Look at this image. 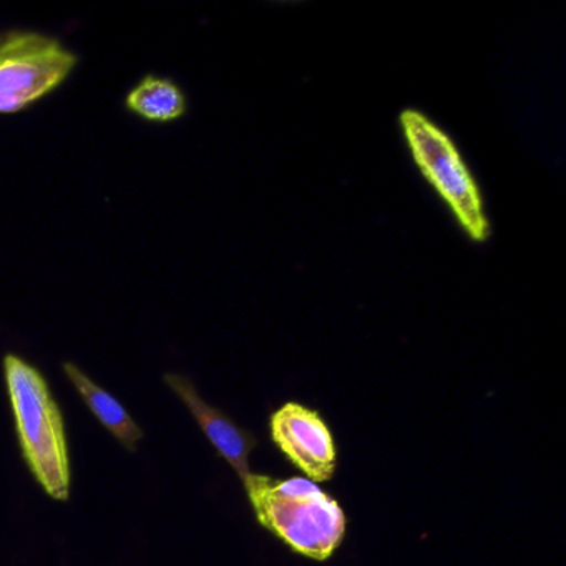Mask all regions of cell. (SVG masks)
I'll return each instance as SVG.
<instances>
[{"instance_id": "obj_1", "label": "cell", "mask_w": 566, "mask_h": 566, "mask_svg": "<svg viewBox=\"0 0 566 566\" xmlns=\"http://www.w3.org/2000/svg\"><path fill=\"white\" fill-rule=\"evenodd\" d=\"M261 526L287 546L326 562L346 535V515L336 499L303 476L290 480L250 473L243 480Z\"/></svg>"}, {"instance_id": "obj_6", "label": "cell", "mask_w": 566, "mask_h": 566, "mask_svg": "<svg viewBox=\"0 0 566 566\" xmlns=\"http://www.w3.org/2000/svg\"><path fill=\"white\" fill-rule=\"evenodd\" d=\"M165 380L193 413L211 446L233 467L241 480L247 479L251 473L250 453L256 447L253 433L241 429L221 410L205 402L187 377L167 374Z\"/></svg>"}, {"instance_id": "obj_4", "label": "cell", "mask_w": 566, "mask_h": 566, "mask_svg": "<svg viewBox=\"0 0 566 566\" xmlns=\"http://www.w3.org/2000/svg\"><path fill=\"white\" fill-rule=\"evenodd\" d=\"M57 39L31 31L0 34V114H15L59 87L77 65Z\"/></svg>"}, {"instance_id": "obj_5", "label": "cell", "mask_w": 566, "mask_h": 566, "mask_svg": "<svg viewBox=\"0 0 566 566\" xmlns=\"http://www.w3.org/2000/svg\"><path fill=\"white\" fill-rule=\"evenodd\" d=\"M271 439L314 483L329 482L336 472V443L316 410L287 402L271 417Z\"/></svg>"}, {"instance_id": "obj_3", "label": "cell", "mask_w": 566, "mask_h": 566, "mask_svg": "<svg viewBox=\"0 0 566 566\" xmlns=\"http://www.w3.org/2000/svg\"><path fill=\"white\" fill-rule=\"evenodd\" d=\"M400 127L420 174L446 201L457 223L470 240L485 241L490 234L483 197L452 138L422 112L407 108Z\"/></svg>"}, {"instance_id": "obj_7", "label": "cell", "mask_w": 566, "mask_h": 566, "mask_svg": "<svg viewBox=\"0 0 566 566\" xmlns=\"http://www.w3.org/2000/svg\"><path fill=\"white\" fill-rule=\"evenodd\" d=\"M64 370L69 379L74 384L75 389L84 397L88 409L95 413V417H97L128 450L134 452L138 440L144 437V430L135 423V420L132 419L127 409H125L111 392L102 389L97 384L92 382L75 364L65 363Z\"/></svg>"}, {"instance_id": "obj_2", "label": "cell", "mask_w": 566, "mask_h": 566, "mask_svg": "<svg viewBox=\"0 0 566 566\" xmlns=\"http://www.w3.org/2000/svg\"><path fill=\"white\" fill-rule=\"evenodd\" d=\"M6 382L29 469L55 500L71 495V462L61 409L48 380L15 354L4 359Z\"/></svg>"}, {"instance_id": "obj_8", "label": "cell", "mask_w": 566, "mask_h": 566, "mask_svg": "<svg viewBox=\"0 0 566 566\" xmlns=\"http://www.w3.org/2000/svg\"><path fill=\"white\" fill-rule=\"evenodd\" d=\"M127 108L132 114L155 124H168L187 114L184 91L170 78L147 75L127 95Z\"/></svg>"}]
</instances>
